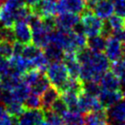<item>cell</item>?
<instances>
[{
  "label": "cell",
  "mask_w": 125,
  "mask_h": 125,
  "mask_svg": "<svg viewBox=\"0 0 125 125\" xmlns=\"http://www.w3.org/2000/svg\"><path fill=\"white\" fill-rule=\"evenodd\" d=\"M46 76L48 77L50 85L58 89L59 91L63 90L67 81L70 79L68 70L62 61L52 62L49 65L46 70Z\"/></svg>",
  "instance_id": "cell-1"
},
{
  "label": "cell",
  "mask_w": 125,
  "mask_h": 125,
  "mask_svg": "<svg viewBox=\"0 0 125 125\" xmlns=\"http://www.w3.org/2000/svg\"><path fill=\"white\" fill-rule=\"evenodd\" d=\"M81 24L83 26L84 33L88 38L101 35L105 26L102 19L94 14L93 11L88 8L81 14Z\"/></svg>",
  "instance_id": "cell-2"
},
{
  "label": "cell",
  "mask_w": 125,
  "mask_h": 125,
  "mask_svg": "<svg viewBox=\"0 0 125 125\" xmlns=\"http://www.w3.org/2000/svg\"><path fill=\"white\" fill-rule=\"evenodd\" d=\"M82 64L88 65V67L93 73L94 81H97V82H100V80L102 77V75L111 68L110 60L108 59L106 55L102 54V52H92L90 59L87 62L82 63Z\"/></svg>",
  "instance_id": "cell-3"
},
{
  "label": "cell",
  "mask_w": 125,
  "mask_h": 125,
  "mask_svg": "<svg viewBox=\"0 0 125 125\" xmlns=\"http://www.w3.org/2000/svg\"><path fill=\"white\" fill-rule=\"evenodd\" d=\"M105 55L111 62L118 61L124 57V46L113 35L107 37Z\"/></svg>",
  "instance_id": "cell-4"
},
{
  "label": "cell",
  "mask_w": 125,
  "mask_h": 125,
  "mask_svg": "<svg viewBox=\"0 0 125 125\" xmlns=\"http://www.w3.org/2000/svg\"><path fill=\"white\" fill-rule=\"evenodd\" d=\"M87 8L85 0H58L57 14L73 13L81 15Z\"/></svg>",
  "instance_id": "cell-5"
},
{
  "label": "cell",
  "mask_w": 125,
  "mask_h": 125,
  "mask_svg": "<svg viewBox=\"0 0 125 125\" xmlns=\"http://www.w3.org/2000/svg\"><path fill=\"white\" fill-rule=\"evenodd\" d=\"M101 103L99 101V98L96 96H92L87 93H82L80 95L79 102H78V110L80 112L88 113L90 111H96L102 110Z\"/></svg>",
  "instance_id": "cell-6"
},
{
  "label": "cell",
  "mask_w": 125,
  "mask_h": 125,
  "mask_svg": "<svg viewBox=\"0 0 125 125\" xmlns=\"http://www.w3.org/2000/svg\"><path fill=\"white\" fill-rule=\"evenodd\" d=\"M17 121L18 125H38L44 121V111L42 109H26L18 117H17Z\"/></svg>",
  "instance_id": "cell-7"
},
{
  "label": "cell",
  "mask_w": 125,
  "mask_h": 125,
  "mask_svg": "<svg viewBox=\"0 0 125 125\" xmlns=\"http://www.w3.org/2000/svg\"><path fill=\"white\" fill-rule=\"evenodd\" d=\"M16 40L27 45L32 41V30L27 21L19 20L15 22L13 26Z\"/></svg>",
  "instance_id": "cell-8"
},
{
  "label": "cell",
  "mask_w": 125,
  "mask_h": 125,
  "mask_svg": "<svg viewBox=\"0 0 125 125\" xmlns=\"http://www.w3.org/2000/svg\"><path fill=\"white\" fill-rule=\"evenodd\" d=\"M85 125H112L111 122L106 109L100 111H90L86 113L84 117Z\"/></svg>",
  "instance_id": "cell-9"
},
{
  "label": "cell",
  "mask_w": 125,
  "mask_h": 125,
  "mask_svg": "<svg viewBox=\"0 0 125 125\" xmlns=\"http://www.w3.org/2000/svg\"><path fill=\"white\" fill-rule=\"evenodd\" d=\"M55 18L57 28L62 30H72L80 21L79 15L73 13H61Z\"/></svg>",
  "instance_id": "cell-10"
},
{
  "label": "cell",
  "mask_w": 125,
  "mask_h": 125,
  "mask_svg": "<svg viewBox=\"0 0 125 125\" xmlns=\"http://www.w3.org/2000/svg\"><path fill=\"white\" fill-rule=\"evenodd\" d=\"M99 101L101 103L102 107L104 109H109L111 106L118 103L119 101H121L123 99V94L119 90H102L101 93L99 94Z\"/></svg>",
  "instance_id": "cell-11"
},
{
  "label": "cell",
  "mask_w": 125,
  "mask_h": 125,
  "mask_svg": "<svg viewBox=\"0 0 125 125\" xmlns=\"http://www.w3.org/2000/svg\"><path fill=\"white\" fill-rule=\"evenodd\" d=\"M57 4L58 0H41L37 7L31 8V10L41 18L54 17L57 15Z\"/></svg>",
  "instance_id": "cell-12"
},
{
  "label": "cell",
  "mask_w": 125,
  "mask_h": 125,
  "mask_svg": "<svg viewBox=\"0 0 125 125\" xmlns=\"http://www.w3.org/2000/svg\"><path fill=\"white\" fill-rule=\"evenodd\" d=\"M100 85L102 90H119L122 88L120 79L112 71H106L100 80Z\"/></svg>",
  "instance_id": "cell-13"
},
{
  "label": "cell",
  "mask_w": 125,
  "mask_h": 125,
  "mask_svg": "<svg viewBox=\"0 0 125 125\" xmlns=\"http://www.w3.org/2000/svg\"><path fill=\"white\" fill-rule=\"evenodd\" d=\"M106 110H107L109 119L112 125L119 122H125V101L122 100L118 103Z\"/></svg>",
  "instance_id": "cell-14"
},
{
  "label": "cell",
  "mask_w": 125,
  "mask_h": 125,
  "mask_svg": "<svg viewBox=\"0 0 125 125\" xmlns=\"http://www.w3.org/2000/svg\"><path fill=\"white\" fill-rule=\"evenodd\" d=\"M93 13L101 19H108L114 12L113 3L110 0H100L92 9Z\"/></svg>",
  "instance_id": "cell-15"
},
{
  "label": "cell",
  "mask_w": 125,
  "mask_h": 125,
  "mask_svg": "<svg viewBox=\"0 0 125 125\" xmlns=\"http://www.w3.org/2000/svg\"><path fill=\"white\" fill-rule=\"evenodd\" d=\"M51 33L49 32L44 26L36 30H32V41L33 44L40 49H44L50 43Z\"/></svg>",
  "instance_id": "cell-16"
},
{
  "label": "cell",
  "mask_w": 125,
  "mask_h": 125,
  "mask_svg": "<svg viewBox=\"0 0 125 125\" xmlns=\"http://www.w3.org/2000/svg\"><path fill=\"white\" fill-rule=\"evenodd\" d=\"M59 91L58 89L53 87L50 85L47 90L42 93L41 96V104H42V110L46 111V110H49L54 101L59 98Z\"/></svg>",
  "instance_id": "cell-17"
},
{
  "label": "cell",
  "mask_w": 125,
  "mask_h": 125,
  "mask_svg": "<svg viewBox=\"0 0 125 125\" xmlns=\"http://www.w3.org/2000/svg\"><path fill=\"white\" fill-rule=\"evenodd\" d=\"M43 49H44V54L49 61L57 62V61H62L63 60L64 51L58 45H56L54 43H49V45L45 47Z\"/></svg>",
  "instance_id": "cell-18"
},
{
  "label": "cell",
  "mask_w": 125,
  "mask_h": 125,
  "mask_svg": "<svg viewBox=\"0 0 125 125\" xmlns=\"http://www.w3.org/2000/svg\"><path fill=\"white\" fill-rule=\"evenodd\" d=\"M106 40H107V38H105L102 35L90 37V38H88L87 47L92 52L101 53L105 50Z\"/></svg>",
  "instance_id": "cell-19"
},
{
  "label": "cell",
  "mask_w": 125,
  "mask_h": 125,
  "mask_svg": "<svg viewBox=\"0 0 125 125\" xmlns=\"http://www.w3.org/2000/svg\"><path fill=\"white\" fill-rule=\"evenodd\" d=\"M11 94H12V97L14 100L18 101H20V102H24V101L27 99L28 95L30 94V88L27 83H25L24 81L22 80L21 82L16 86V87L11 90Z\"/></svg>",
  "instance_id": "cell-20"
},
{
  "label": "cell",
  "mask_w": 125,
  "mask_h": 125,
  "mask_svg": "<svg viewBox=\"0 0 125 125\" xmlns=\"http://www.w3.org/2000/svg\"><path fill=\"white\" fill-rule=\"evenodd\" d=\"M60 93H61L60 97L67 104L70 111H79L78 110V102H79V98H80V94L68 90H63Z\"/></svg>",
  "instance_id": "cell-21"
},
{
  "label": "cell",
  "mask_w": 125,
  "mask_h": 125,
  "mask_svg": "<svg viewBox=\"0 0 125 125\" xmlns=\"http://www.w3.org/2000/svg\"><path fill=\"white\" fill-rule=\"evenodd\" d=\"M65 125H83L84 117L79 111H69L63 116Z\"/></svg>",
  "instance_id": "cell-22"
},
{
  "label": "cell",
  "mask_w": 125,
  "mask_h": 125,
  "mask_svg": "<svg viewBox=\"0 0 125 125\" xmlns=\"http://www.w3.org/2000/svg\"><path fill=\"white\" fill-rule=\"evenodd\" d=\"M15 22L14 12L8 10L3 5L0 6V24L7 28H13Z\"/></svg>",
  "instance_id": "cell-23"
},
{
  "label": "cell",
  "mask_w": 125,
  "mask_h": 125,
  "mask_svg": "<svg viewBox=\"0 0 125 125\" xmlns=\"http://www.w3.org/2000/svg\"><path fill=\"white\" fill-rule=\"evenodd\" d=\"M49 87H50V82H49V79L46 76V74L42 73L41 76L38 78V80L30 87V90L32 93L42 95V93Z\"/></svg>",
  "instance_id": "cell-24"
},
{
  "label": "cell",
  "mask_w": 125,
  "mask_h": 125,
  "mask_svg": "<svg viewBox=\"0 0 125 125\" xmlns=\"http://www.w3.org/2000/svg\"><path fill=\"white\" fill-rule=\"evenodd\" d=\"M111 71L120 79L122 86L125 87V56L118 61L112 62Z\"/></svg>",
  "instance_id": "cell-25"
},
{
  "label": "cell",
  "mask_w": 125,
  "mask_h": 125,
  "mask_svg": "<svg viewBox=\"0 0 125 125\" xmlns=\"http://www.w3.org/2000/svg\"><path fill=\"white\" fill-rule=\"evenodd\" d=\"M109 28L111 30V34L113 32L119 31L125 28V19L119 15H112L111 17L108 18V22L106 23Z\"/></svg>",
  "instance_id": "cell-26"
},
{
  "label": "cell",
  "mask_w": 125,
  "mask_h": 125,
  "mask_svg": "<svg viewBox=\"0 0 125 125\" xmlns=\"http://www.w3.org/2000/svg\"><path fill=\"white\" fill-rule=\"evenodd\" d=\"M101 90L102 89H101V85L97 81H93V80L82 81V92L84 93L98 97Z\"/></svg>",
  "instance_id": "cell-27"
},
{
  "label": "cell",
  "mask_w": 125,
  "mask_h": 125,
  "mask_svg": "<svg viewBox=\"0 0 125 125\" xmlns=\"http://www.w3.org/2000/svg\"><path fill=\"white\" fill-rule=\"evenodd\" d=\"M24 107L28 110H37V109H42L41 104V97L40 95L35 93L29 94L27 99L23 102Z\"/></svg>",
  "instance_id": "cell-28"
},
{
  "label": "cell",
  "mask_w": 125,
  "mask_h": 125,
  "mask_svg": "<svg viewBox=\"0 0 125 125\" xmlns=\"http://www.w3.org/2000/svg\"><path fill=\"white\" fill-rule=\"evenodd\" d=\"M30 62H31L33 69H37V70H40L41 72H45L49 67V60L45 56L44 52H41L40 54H38L35 59H32Z\"/></svg>",
  "instance_id": "cell-29"
},
{
  "label": "cell",
  "mask_w": 125,
  "mask_h": 125,
  "mask_svg": "<svg viewBox=\"0 0 125 125\" xmlns=\"http://www.w3.org/2000/svg\"><path fill=\"white\" fill-rule=\"evenodd\" d=\"M5 107L7 110V111L15 117H18L26 110L24 104L16 100H12L9 102H7V104H5Z\"/></svg>",
  "instance_id": "cell-30"
},
{
  "label": "cell",
  "mask_w": 125,
  "mask_h": 125,
  "mask_svg": "<svg viewBox=\"0 0 125 125\" xmlns=\"http://www.w3.org/2000/svg\"><path fill=\"white\" fill-rule=\"evenodd\" d=\"M0 125H18L17 117L11 115L3 105H0Z\"/></svg>",
  "instance_id": "cell-31"
},
{
  "label": "cell",
  "mask_w": 125,
  "mask_h": 125,
  "mask_svg": "<svg viewBox=\"0 0 125 125\" xmlns=\"http://www.w3.org/2000/svg\"><path fill=\"white\" fill-rule=\"evenodd\" d=\"M44 120L49 125H65L62 116L55 113L51 110L44 111Z\"/></svg>",
  "instance_id": "cell-32"
},
{
  "label": "cell",
  "mask_w": 125,
  "mask_h": 125,
  "mask_svg": "<svg viewBox=\"0 0 125 125\" xmlns=\"http://www.w3.org/2000/svg\"><path fill=\"white\" fill-rule=\"evenodd\" d=\"M41 51V49L37 47L34 44H27V45L24 46V49H23V52H22V55L24 58H26L27 59H28L29 61H31L32 59H34L38 55L40 54Z\"/></svg>",
  "instance_id": "cell-33"
},
{
  "label": "cell",
  "mask_w": 125,
  "mask_h": 125,
  "mask_svg": "<svg viewBox=\"0 0 125 125\" xmlns=\"http://www.w3.org/2000/svg\"><path fill=\"white\" fill-rule=\"evenodd\" d=\"M0 56L7 59H10L14 56L12 42L5 41V40L0 41Z\"/></svg>",
  "instance_id": "cell-34"
},
{
  "label": "cell",
  "mask_w": 125,
  "mask_h": 125,
  "mask_svg": "<svg viewBox=\"0 0 125 125\" xmlns=\"http://www.w3.org/2000/svg\"><path fill=\"white\" fill-rule=\"evenodd\" d=\"M49 110H51L55 113H57V114H59L63 117L64 115L66 114L67 111H69V108H68L67 104L64 102V101H63L62 99L59 98V99H57L54 101V103L52 104V106H51V108Z\"/></svg>",
  "instance_id": "cell-35"
},
{
  "label": "cell",
  "mask_w": 125,
  "mask_h": 125,
  "mask_svg": "<svg viewBox=\"0 0 125 125\" xmlns=\"http://www.w3.org/2000/svg\"><path fill=\"white\" fill-rule=\"evenodd\" d=\"M3 6L11 12H15L21 7L27 6L26 0H5Z\"/></svg>",
  "instance_id": "cell-36"
},
{
  "label": "cell",
  "mask_w": 125,
  "mask_h": 125,
  "mask_svg": "<svg viewBox=\"0 0 125 125\" xmlns=\"http://www.w3.org/2000/svg\"><path fill=\"white\" fill-rule=\"evenodd\" d=\"M114 12L122 18L125 17V0H115L113 2Z\"/></svg>",
  "instance_id": "cell-37"
},
{
  "label": "cell",
  "mask_w": 125,
  "mask_h": 125,
  "mask_svg": "<svg viewBox=\"0 0 125 125\" xmlns=\"http://www.w3.org/2000/svg\"><path fill=\"white\" fill-rule=\"evenodd\" d=\"M10 70V63L9 59H5L0 56V77L7 74Z\"/></svg>",
  "instance_id": "cell-38"
},
{
  "label": "cell",
  "mask_w": 125,
  "mask_h": 125,
  "mask_svg": "<svg viewBox=\"0 0 125 125\" xmlns=\"http://www.w3.org/2000/svg\"><path fill=\"white\" fill-rule=\"evenodd\" d=\"M111 35H113L116 38H118L119 40L125 46V28L119 30V31L113 32Z\"/></svg>",
  "instance_id": "cell-39"
},
{
  "label": "cell",
  "mask_w": 125,
  "mask_h": 125,
  "mask_svg": "<svg viewBox=\"0 0 125 125\" xmlns=\"http://www.w3.org/2000/svg\"><path fill=\"white\" fill-rule=\"evenodd\" d=\"M40 1L41 0H26V4L30 8H34V7H37L38 4H39Z\"/></svg>",
  "instance_id": "cell-40"
},
{
  "label": "cell",
  "mask_w": 125,
  "mask_h": 125,
  "mask_svg": "<svg viewBox=\"0 0 125 125\" xmlns=\"http://www.w3.org/2000/svg\"><path fill=\"white\" fill-rule=\"evenodd\" d=\"M2 94H3V86H2V80H1V78H0V101H1Z\"/></svg>",
  "instance_id": "cell-41"
},
{
  "label": "cell",
  "mask_w": 125,
  "mask_h": 125,
  "mask_svg": "<svg viewBox=\"0 0 125 125\" xmlns=\"http://www.w3.org/2000/svg\"><path fill=\"white\" fill-rule=\"evenodd\" d=\"M38 125H49V124L47 122H44V121H43V122H41Z\"/></svg>",
  "instance_id": "cell-42"
},
{
  "label": "cell",
  "mask_w": 125,
  "mask_h": 125,
  "mask_svg": "<svg viewBox=\"0 0 125 125\" xmlns=\"http://www.w3.org/2000/svg\"><path fill=\"white\" fill-rule=\"evenodd\" d=\"M122 94H123V98H124V99H125V90H124V91L122 92Z\"/></svg>",
  "instance_id": "cell-43"
},
{
  "label": "cell",
  "mask_w": 125,
  "mask_h": 125,
  "mask_svg": "<svg viewBox=\"0 0 125 125\" xmlns=\"http://www.w3.org/2000/svg\"><path fill=\"white\" fill-rule=\"evenodd\" d=\"M85 1H86V0H85Z\"/></svg>",
  "instance_id": "cell-44"
}]
</instances>
